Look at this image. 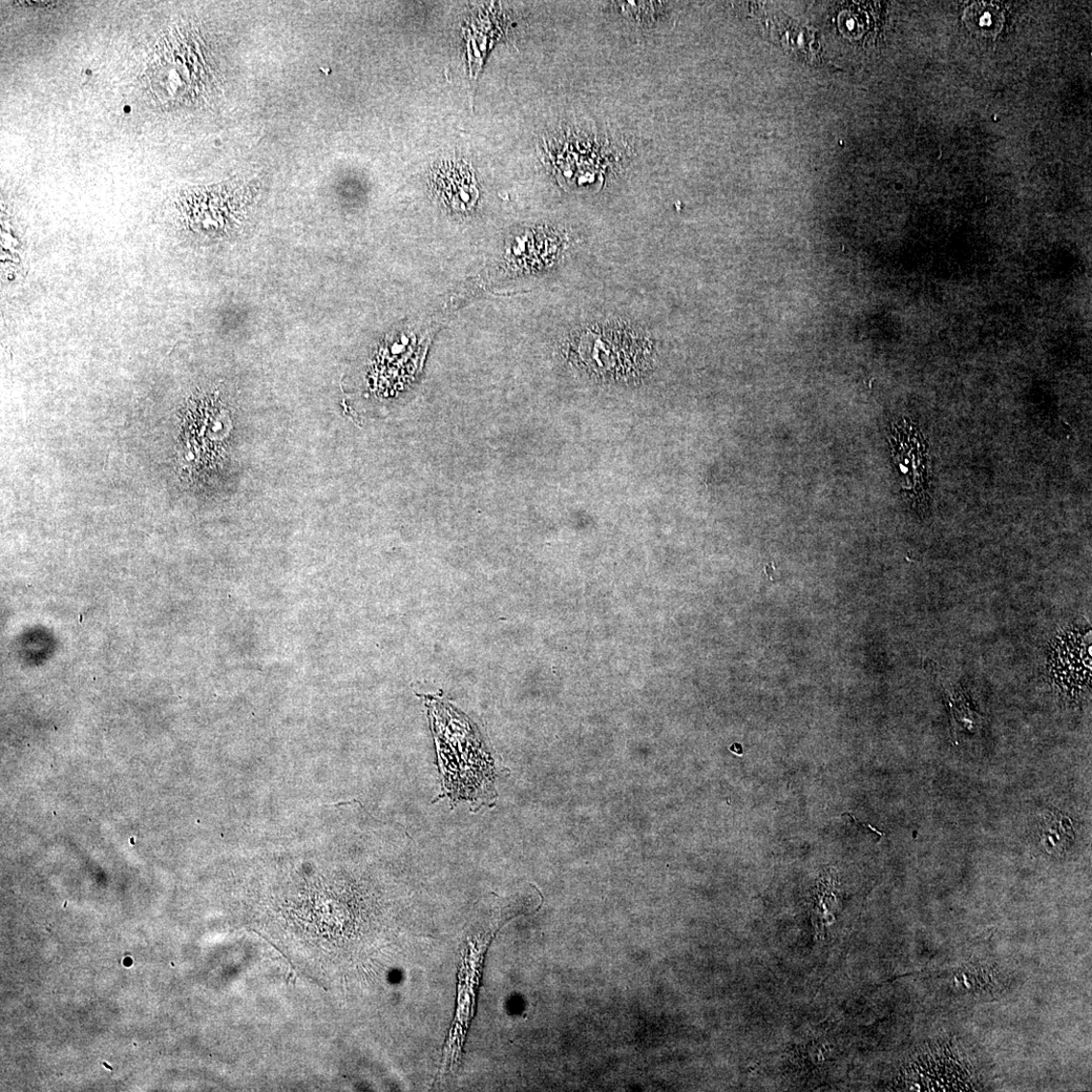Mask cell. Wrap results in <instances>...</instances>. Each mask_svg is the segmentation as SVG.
Segmentation results:
<instances>
[{
	"mask_svg": "<svg viewBox=\"0 0 1092 1092\" xmlns=\"http://www.w3.org/2000/svg\"><path fill=\"white\" fill-rule=\"evenodd\" d=\"M944 696L950 710L953 739H957L962 732L974 733L984 719L981 714L975 711L962 691L954 692L946 688Z\"/></svg>",
	"mask_w": 1092,
	"mask_h": 1092,
	"instance_id": "4",
	"label": "cell"
},
{
	"mask_svg": "<svg viewBox=\"0 0 1092 1092\" xmlns=\"http://www.w3.org/2000/svg\"><path fill=\"white\" fill-rule=\"evenodd\" d=\"M444 792L452 804L489 805L497 797L495 766L466 718L450 705L427 698Z\"/></svg>",
	"mask_w": 1092,
	"mask_h": 1092,
	"instance_id": "1",
	"label": "cell"
},
{
	"mask_svg": "<svg viewBox=\"0 0 1092 1092\" xmlns=\"http://www.w3.org/2000/svg\"><path fill=\"white\" fill-rule=\"evenodd\" d=\"M433 185L440 200L454 212L470 213L478 204V181L467 164L450 161L439 165Z\"/></svg>",
	"mask_w": 1092,
	"mask_h": 1092,
	"instance_id": "2",
	"label": "cell"
},
{
	"mask_svg": "<svg viewBox=\"0 0 1092 1092\" xmlns=\"http://www.w3.org/2000/svg\"><path fill=\"white\" fill-rule=\"evenodd\" d=\"M1073 835L1069 818L1061 813H1048L1044 818L1042 839L1047 849H1063L1073 839Z\"/></svg>",
	"mask_w": 1092,
	"mask_h": 1092,
	"instance_id": "5",
	"label": "cell"
},
{
	"mask_svg": "<svg viewBox=\"0 0 1092 1092\" xmlns=\"http://www.w3.org/2000/svg\"><path fill=\"white\" fill-rule=\"evenodd\" d=\"M963 20L973 35L994 38L1001 32L1004 14L1002 7L997 3L980 2L965 10Z\"/></svg>",
	"mask_w": 1092,
	"mask_h": 1092,
	"instance_id": "3",
	"label": "cell"
},
{
	"mask_svg": "<svg viewBox=\"0 0 1092 1092\" xmlns=\"http://www.w3.org/2000/svg\"><path fill=\"white\" fill-rule=\"evenodd\" d=\"M663 3L628 2L621 3L620 8L630 22L637 25L650 26L655 24V18L664 11Z\"/></svg>",
	"mask_w": 1092,
	"mask_h": 1092,
	"instance_id": "6",
	"label": "cell"
}]
</instances>
